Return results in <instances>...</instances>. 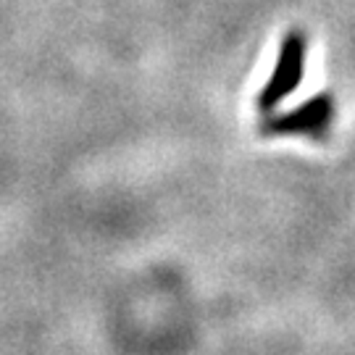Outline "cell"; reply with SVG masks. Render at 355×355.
Returning <instances> with one entry per match:
<instances>
[{"label": "cell", "mask_w": 355, "mask_h": 355, "mask_svg": "<svg viewBox=\"0 0 355 355\" xmlns=\"http://www.w3.org/2000/svg\"><path fill=\"white\" fill-rule=\"evenodd\" d=\"M331 124H334V98H331V92H318L284 114H271V111L263 114L258 129L266 137L297 135V137L324 142L329 137Z\"/></svg>", "instance_id": "1"}, {"label": "cell", "mask_w": 355, "mask_h": 355, "mask_svg": "<svg viewBox=\"0 0 355 355\" xmlns=\"http://www.w3.org/2000/svg\"><path fill=\"white\" fill-rule=\"evenodd\" d=\"M305 55H308V37L300 29H290L279 45V58L277 66L268 76V82L263 89L258 92L255 105L261 114L274 111L284 98H290L295 89L300 87L303 82V69H305Z\"/></svg>", "instance_id": "2"}]
</instances>
